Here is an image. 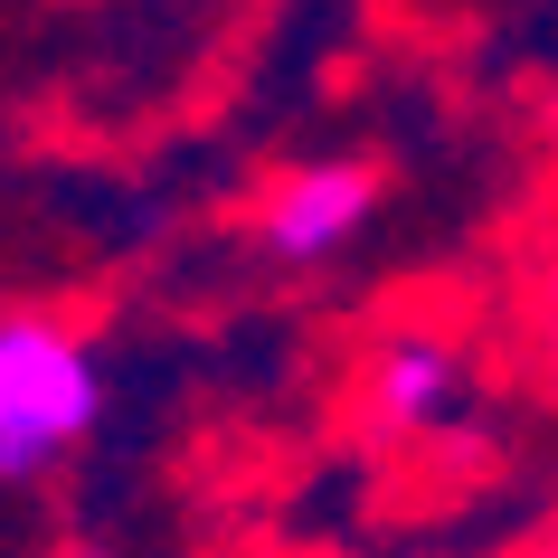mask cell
I'll use <instances>...</instances> for the list:
<instances>
[{"label":"cell","mask_w":558,"mask_h":558,"mask_svg":"<svg viewBox=\"0 0 558 558\" xmlns=\"http://www.w3.org/2000/svg\"><path fill=\"white\" fill-rule=\"evenodd\" d=\"M105 416V369L66 323L0 313V483H38Z\"/></svg>","instance_id":"obj_1"},{"label":"cell","mask_w":558,"mask_h":558,"mask_svg":"<svg viewBox=\"0 0 558 558\" xmlns=\"http://www.w3.org/2000/svg\"><path fill=\"white\" fill-rule=\"evenodd\" d=\"M369 218H379V171L369 161H303L265 199V256L275 265H331Z\"/></svg>","instance_id":"obj_2"},{"label":"cell","mask_w":558,"mask_h":558,"mask_svg":"<svg viewBox=\"0 0 558 558\" xmlns=\"http://www.w3.org/2000/svg\"><path fill=\"white\" fill-rule=\"evenodd\" d=\"M360 398H369L379 436H436V426L464 416V351L436 341V331H388L379 351H369Z\"/></svg>","instance_id":"obj_3"},{"label":"cell","mask_w":558,"mask_h":558,"mask_svg":"<svg viewBox=\"0 0 558 558\" xmlns=\"http://www.w3.org/2000/svg\"><path fill=\"white\" fill-rule=\"evenodd\" d=\"M539 341H549V360H558V246H549V265H539Z\"/></svg>","instance_id":"obj_4"}]
</instances>
